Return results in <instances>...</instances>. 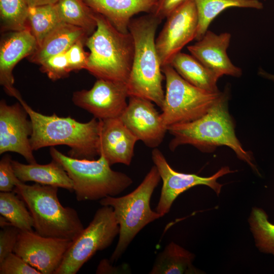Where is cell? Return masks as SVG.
Instances as JSON below:
<instances>
[{
    "label": "cell",
    "instance_id": "6da1fadb",
    "mask_svg": "<svg viewBox=\"0 0 274 274\" xmlns=\"http://www.w3.org/2000/svg\"><path fill=\"white\" fill-rule=\"evenodd\" d=\"M228 99L226 89L220 99L203 116L191 122L168 126L167 131L174 136L169 144V149L174 151L180 145H190L210 153L218 147L227 146L239 159L258 173L251 153L243 148L235 135L234 123L228 110Z\"/></svg>",
    "mask_w": 274,
    "mask_h": 274
},
{
    "label": "cell",
    "instance_id": "7a4b0ae2",
    "mask_svg": "<svg viewBox=\"0 0 274 274\" xmlns=\"http://www.w3.org/2000/svg\"><path fill=\"white\" fill-rule=\"evenodd\" d=\"M27 112L32 125L30 144L32 151L45 147L66 145L68 155L77 159H95L99 155L98 142L99 120L93 117L86 123L70 116H58L55 113L45 115L33 110L21 97L17 99Z\"/></svg>",
    "mask_w": 274,
    "mask_h": 274
},
{
    "label": "cell",
    "instance_id": "3957f363",
    "mask_svg": "<svg viewBox=\"0 0 274 274\" xmlns=\"http://www.w3.org/2000/svg\"><path fill=\"white\" fill-rule=\"evenodd\" d=\"M162 20L153 13L132 18L128 31L134 41L131 70L126 83L129 96L146 98L161 109L165 93L162 88L164 76L155 44V34Z\"/></svg>",
    "mask_w": 274,
    "mask_h": 274
},
{
    "label": "cell",
    "instance_id": "277c9868",
    "mask_svg": "<svg viewBox=\"0 0 274 274\" xmlns=\"http://www.w3.org/2000/svg\"><path fill=\"white\" fill-rule=\"evenodd\" d=\"M97 26L86 41L90 50L86 70L97 79L126 83L133 63L132 35L117 30L104 16L95 12Z\"/></svg>",
    "mask_w": 274,
    "mask_h": 274
},
{
    "label": "cell",
    "instance_id": "5b68a950",
    "mask_svg": "<svg viewBox=\"0 0 274 274\" xmlns=\"http://www.w3.org/2000/svg\"><path fill=\"white\" fill-rule=\"evenodd\" d=\"M58 188L20 181L13 191L25 202L35 232L44 237L73 241L84 228L76 211L60 203Z\"/></svg>",
    "mask_w": 274,
    "mask_h": 274
},
{
    "label": "cell",
    "instance_id": "8992f818",
    "mask_svg": "<svg viewBox=\"0 0 274 274\" xmlns=\"http://www.w3.org/2000/svg\"><path fill=\"white\" fill-rule=\"evenodd\" d=\"M161 178L154 165L141 183L124 196H107L99 200L101 206L111 207L119 226V239L110 262L117 261L136 234L147 225L162 217L151 210L150 200Z\"/></svg>",
    "mask_w": 274,
    "mask_h": 274
},
{
    "label": "cell",
    "instance_id": "52a82bcc",
    "mask_svg": "<svg viewBox=\"0 0 274 274\" xmlns=\"http://www.w3.org/2000/svg\"><path fill=\"white\" fill-rule=\"evenodd\" d=\"M50 153L52 159L62 166L72 179L78 201L115 196L133 183L126 174L111 169L102 155L97 160L77 159L63 154L54 147H51Z\"/></svg>",
    "mask_w": 274,
    "mask_h": 274
},
{
    "label": "cell",
    "instance_id": "ba28073f",
    "mask_svg": "<svg viewBox=\"0 0 274 274\" xmlns=\"http://www.w3.org/2000/svg\"><path fill=\"white\" fill-rule=\"evenodd\" d=\"M166 90L161 117L168 126L195 120L207 114L223 92H210L185 80L170 65L161 67Z\"/></svg>",
    "mask_w": 274,
    "mask_h": 274
},
{
    "label": "cell",
    "instance_id": "9c48e42d",
    "mask_svg": "<svg viewBox=\"0 0 274 274\" xmlns=\"http://www.w3.org/2000/svg\"><path fill=\"white\" fill-rule=\"evenodd\" d=\"M119 233L113 208L102 206L67 250L55 274H76L98 251L108 248Z\"/></svg>",
    "mask_w": 274,
    "mask_h": 274
},
{
    "label": "cell",
    "instance_id": "30bf717a",
    "mask_svg": "<svg viewBox=\"0 0 274 274\" xmlns=\"http://www.w3.org/2000/svg\"><path fill=\"white\" fill-rule=\"evenodd\" d=\"M166 18L155 39L161 67L169 64L173 58L185 45L195 39L198 17L194 0H186Z\"/></svg>",
    "mask_w": 274,
    "mask_h": 274
},
{
    "label": "cell",
    "instance_id": "8fae6325",
    "mask_svg": "<svg viewBox=\"0 0 274 274\" xmlns=\"http://www.w3.org/2000/svg\"><path fill=\"white\" fill-rule=\"evenodd\" d=\"M152 159L163 183L160 198L155 209V211L162 217L169 212L174 201L180 194L195 186H208L218 195L223 185L218 183L217 179L235 172L230 170L228 166H224L209 177L179 173L171 167L162 153L156 148L152 151Z\"/></svg>",
    "mask_w": 274,
    "mask_h": 274
},
{
    "label": "cell",
    "instance_id": "7c38bea8",
    "mask_svg": "<svg viewBox=\"0 0 274 274\" xmlns=\"http://www.w3.org/2000/svg\"><path fill=\"white\" fill-rule=\"evenodd\" d=\"M72 241L20 230L13 253L41 274H55Z\"/></svg>",
    "mask_w": 274,
    "mask_h": 274
},
{
    "label": "cell",
    "instance_id": "4fadbf2b",
    "mask_svg": "<svg viewBox=\"0 0 274 274\" xmlns=\"http://www.w3.org/2000/svg\"><path fill=\"white\" fill-rule=\"evenodd\" d=\"M129 97L126 83L97 79L89 90L74 92L72 101L98 120L120 117Z\"/></svg>",
    "mask_w": 274,
    "mask_h": 274
},
{
    "label": "cell",
    "instance_id": "5bb4252c",
    "mask_svg": "<svg viewBox=\"0 0 274 274\" xmlns=\"http://www.w3.org/2000/svg\"><path fill=\"white\" fill-rule=\"evenodd\" d=\"M27 112L18 101L9 105L0 101V154L13 152L22 155L29 163H36L29 139L32 125Z\"/></svg>",
    "mask_w": 274,
    "mask_h": 274
},
{
    "label": "cell",
    "instance_id": "9a60e30c",
    "mask_svg": "<svg viewBox=\"0 0 274 274\" xmlns=\"http://www.w3.org/2000/svg\"><path fill=\"white\" fill-rule=\"evenodd\" d=\"M127 106L120 117L128 130L146 146L156 148L162 142L167 127L152 101L129 96Z\"/></svg>",
    "mask_w": 274,
    "mask_h": 274
},
{
    "label": "cell",
    "instance_id": "2e32d148",
    "mask_svg": "<svg viewBox=\"0 0 274 274\" xmlns=\"http://www.w3.org/2000/svg\"><path fill=\"white\" fill-rule=\"evenodd\" d=\"M36 39L28 26L18 31H10L0 44V84L6 93L17 99L21 96L14 87L13 71L16 65L28 57L38 48Z\"/></svg>",
    "mask_w": 274,
    "mask_h": 274
},
{
    "label": "cell",
    "instance_id": "e0dca14e",
    "mask_svg": "<svg viewBox=\"0 0 274 274\" xmlns=\"http://www.w3.org/2000/svg\"><path fill=\"white\" fill-rule=\"evenodd\" d=\"M231 37L229 32L217 35L208 30L187 49L191 55L219 78L224 75L238 78L242 76V70L232 63L227 53Z\"/></svg>",
    "mask_w": 274,
    "mask_h": 274
},
{
    "label": "cell",
    "instance_id": "ac0fdd59",
    "mask_svg": "<svg viewBox=\"0 0 274 274\" xmlns=\"http://www.w3.org/2000/svg\"><path fill=\"white\" fill-rule=\"evenodd\" d=\"M99 120L98 156H104L111 166L116 163L129 165L138 139L120 117Z\"/></svg>",
    "mask_w": 274,
    "mask_h": 274
},
{
    "label": "cell",
    "instance_id": "d6986e66",
    "mask_svg": "<svg viewBox=\"0 0 274 274\" xmlns=\"http://www.w3.org/2000/svg\"><path fill=\"white\" fill-rule=\"evenodd\" d=\"M94 12L104 16L119 31L127 33L133 16L152 13L158 0H84Z\"/></svg>",
    "mask_w": 274,
    "mask_h": 274
},
{
    "label": "cell",
    "instance_id": "ffe728a7",
    "mask_svg": "<svg viewBox=\"0 0 274 274\" xmlns=\"http://www.w3.org/2000/svg\"><path fill=\"white\" fill-rule=\"evenodd\" d=\"M12 165L16 177L22 182L32 181L73 191L72 179L62 166L53 159L47 164H25L12 160Z\"/></svg>",
    "mask_w": 274,
    "mask_h": 274
},
{
    "label": "cell",
    "instance_id": "44dd1931",
    "mask_svg": "<svg viewBox=\"0 0 274 274\" xmlns=\"http://www.w3.org/2000/svg\"><path fill=\"white\" fill-rule=\"evenodd\" d=\"M88 37L82 28L62 23L45 38L28 59L40 65L48 57L65 52L76 42Z\"/></svg>",
    "mask_w": 274,
    "mask_h": 274
},
{
    "label": "cell",
    "instance_id": "7402d4cb",
    "mask_svg": "<svg viewBox=\"0 0 274 274\" xmlns=\"http://www.w3.org/2000/svg\"><path fill=\"white\" fill-rule=\"evenodd\" d=\"M169 64L191 85L210 92L220 91L217 85L219 78L192 55L180 52Z\"/></svg>",
    "mask_w": 274,
    "mask_h": 274
},
{
    "label": "cell",
    "instance_id": "603a6c76",
    "mask_svg": "<svg viewBox=\"0 0 274 274\" xmlns=\"http://www.w3.org/2000/svg\"><path fill=\"white\" fill-rule=\"evenodd\" d=\"M194 255L178 244L171 242L157 256L151 274L193 273Z\"/></svg>",
    "mask_w": 274,
    "mask_h": 274
},
{
    "label": "cell",
    "instance_id": "cb8c5ba5",
    "mask_svg": "<svg viewBox=\"0 0 274 274\" xmlns=\"http://www.w3.org/2000/svg\"><path fill=\"white\" fill-rule=\"evenodd\" d=\"M198 17L195 39L200 40L212 21L222 11L232 7L261 9L263 4L258 0H194Z\"/></svg>",
    "mask_w": 274,
    "mask_h": 274
},
{
    "label": "cell",
    "instance_id": "d4e9b609",
    "mask_svg": "<svg viewBox=\"0 0 274 274\" xmlns=\"http://www.w3.org/2000/svg\"><path fill=\"white\" fill-rule=\"evenodd\" d=\"M63 22L56 4L28 7L27 25L39 47L45 38Z\"/></svg>",
    "mask_w": 274,
    "mask_h": 274
},
{
    "label": "cell",
    "instance_id": "484cf974",
    "mask_svg": "<svg viewBox=\"0 0 274 274\" xmlns=\"http://www.w3.org/2000/svg\"><path fill=\"white\" fill-rule=\"evenodd\" d=\"M56 5L63 22L82 28L88 36L96 29L95 12L84 0H59Z\"/></svg>",
    "mask_w": 274,
    "mask_h": 274
},
{
    "label": "cell",
    "instance_id": "4316f807",
    "mask_svg": "<svg viewBox=\"0 0 274 274\" xmlns=\"http://www.w3.org/2000/svg\"><path fill=\"white\" fill-rule=\"evenodd\" d=\"M24 201L14 191L0 192V214L20 230L32 231L33 221Z\"/></svg>",
    "mask_w": 274,
    "mask_h": 274
},
{
    "label": "cell",
    "instance_id": "83f0119b",
    "mask_svg": "<svg viewBox=\"0 0 274 274\" xmlns=\"http://www.w3.org/2000/svg\"><path fill=\"white\" fill-rule=\"evenodd\" d=\"M28 6L25 0H0L2 31H18L28 27Z\"/></svg>",
    "mask_w": 274,
    "mask_h": 274
},
{
    "label": "cell",
    "instance_id": "f1b7e54d",
    "mask_svg": "<svg viewBox=\"0 0 274 274\" xmlns=\"http://www.w3.org/2000/svg\"><path fill=\"white\" fill-rule=\"evenodd\" d=\"M250 224L257 247L261 251L274 255V224L269 221L266 213L254 208Z\"/></svg>",
    "mask_w": 274,
    "mask_h": 274
},
{
    "label": "cell",
    "instance_id": "f546056e",
    "mask_svg": "<svg viewBox=\"0 0 274 274\" xmlns=\"http://www.w3.org/2000/svg\"><path fill=\"white\" fill-rule=\"evenodd\" d=\"M40 65L41 71L54 81L67 77L71 72L65 52L48 57Z\"/></svg>",
    "mask_w": 274,
    "mask_h": 274
},
{
    "label": "cell",
    "instance_id": "4dcf8cb0",
    "mask_svg": "<svg viewBox=\"0 0 274 274\" xmlns=\"http://www.w3.org/2000/svg\"><path fill=\"white\" fill-rule=\"evenodd\" d=\"M0 274H41V273L12 252L0 262Z\"/></svg>",
    "mask_w": 274,
    "mask_h": 274
},
{
    "label": "cell",
    "instance_id": "1f68e13d",
    "mask_svg": "<svg viewBox=\"0 0 274 274\" xmlns=\"http://www.w3.org/2000/svg\"><path fill=\"white\" fill-rule=\"evenodd\" d=\"M87 39L77 41L65 52L71 72L86 68L89 52H86L84 47Z\"/></svg>",
    "mask_w": 274,
    "mask_h": 274
},
{
    "label": "cell",
    "instance_id": "d6a6232c",
    "mask_svg": "<svg viewBox=\"0 0 274 274\" xmlns=\"http://www.w3.org/2000/svg\"><path fill=\"white\" fill-rule=\"evenodd\" d=\"M12 158L9 154L4 155L0 161V191H13L20 181L16 177L12 165Z\"/></svg>",
    "mask_w": 274,
    "mask_h": 274
},
{
    "label": "cell",
    "instance_id": "836d02e7",
    "mask_svg": "<svg viewBox=\"0 0 274 274\" xmlns=\"http://www.w3.org/2000/svg\"><path fill=\"white\" fill-rule=\"evenodd\" d=\"M20 229L9 225L2 228L0 231V262L13 252Z\"/></svg>",
    "mask_w": 274,
    "mask_h": 274
},
{
    "label": "cell",
    "instance_id": "e575fe53",
    "mask_svg": "<svg viewBox=\"0 0 274 274\" xmlns=\"http://www.w3.org/2000/svg\"><path fill=\"white\" fill-rule=\"evenodd\" d=\"M186 0H158L152 13L162 20Z\"/></svg>",
    "mask_w": 274,
    "mask_h": 274
},
{
    "label": "cell",
    "instance_id": "d590c367",
    "mask_svg": "<svg viewBox=\"0 0 274 274\" xmlns=\"http://www.w3.org/2000/svg\"><path fill=\"white\" fill-rule=\"evenodd\" d=\"M117 271L115 267H114L110 263V261L107 259H103L99 263L96 273H111Z\"/></svg>",
    "mask_w": 274,
    "mask_h": 274
},
{
    "label": "cell",
    "instance_id": "8d00e7d4",
    "mask_svg": "<svg viewBox=\"0 0 274 274\" xmlns=\"http://www.w3.org/2000/svg\"><path fill=\"white\" fill-rule=\"evenodd\" d=\"M59 0H25L28 7L56 4Z\"/></svg>",
    "mask_w": 274,
    "mask_h": 274
},
{
    "label": "cell",
    "instance_id": "74e56055",
    "mask_svg": "<svg viewBox=\"0 0 274 274\" xmlns=\"http://www.w3.org/2000/svg\"><path fill=\"white\" fill-rule=\"evenodd\" d=\"M258 74L266 78V79H268L269 80H272V81L274 82V75H272V74H270L269 73H267V72H266L265 71H263L262 69L261 68H260L259 69V71L258 72Z\"/></svg>",
    "mask_w": 274,
    "mask_h": 274
},
{
    "label": "cell",
    "instance_id": "f35d334b",
    "mask_svg": "<svg viewBox=\"0 0 274 274\" xmlns=\"http://www.w3.org/2000/svg\"><path fill=\"white\" fill-rule=\"evenodd\" d=\"M0 225L1 228H4L6 226L12 225L9 221L4 217L1 215L0 216Z\"/></svg>",
    "mask_w": 274,
    "mask_h": 274
}]
</instances>
